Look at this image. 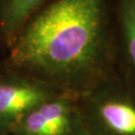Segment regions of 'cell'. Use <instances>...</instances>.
Listing matches in <instances>:
<instances>
[{
	"instance_id": "277c9868",
	"label": "cell",
	"mask_w": 135,
	"mask_h": 135,
	"mask_svg": "<svg viewBox=\"0 0 135 135\" xmlns=\"http://www.w3.org/2000/svg\"><path fill=\"white\" fill-rule=\"evenodd\" d=\"M59 92L48 82L10 68L0 76V135L10 134L26 113Z\"/></svg>"
},
{
	"instance_id": "8992f818",
	"label": "cell",
	"mask_w": 135,
	"mask_h": 135,
	"mask_svg": "<svg viewBox=\"0 0 135 135\" xmlns=\"http://www.w3.org/2000/svg\"><path fill=\"white\" fill-rule=\"evenodd\" d=\"M52 0H0V35L9 47L20 29Z\"/></svg>"
},
{
	"instance_id": "7a4b0ae2",
	"label": "cell",
	"mask_w": 135,
	"mask_h": 135,
	"mask_svg": "<svg viewBox=\"0 0 135 135\" xmlns=\"http://www.w3.org/2000/svg\"><path fill=\"white\" fill-rule=\"evenodd\" d=\"M77 100L88 135H135V87L118 74Z\"/></svg>"
},
{
	"instance_id": "5b68a950",
	"label": "cell",
	"mask_w": 135,
	"mask_h": 135,
	"mask_svg": "<svg viewBox=\"0 0 135 135\" xmlns=\"http://www.w3.org/2000/svg\"><path fill=\"white\" fill-rule=\"evenodd\" d=\"M117 74L135 87V0H114Z\"/></svg>"
},
{
	"instance_id": "52a82bcc",
	"label": "cell",
	"mask_w": 135,
	"mask_h": 135,
	"mask_svg": "<svg viewBox=\"0 0 135 135\" xmlns=\"http://www.w3.org/2000/svg\"><path fill=\"white\" fill-rule=\"evenodd\" d=\"M2 135H10V134H2Z\"/></svg>"
},
{
	"instance_id": "3957f363",
	"label": "cell",
	"mask_w": 135,
	"mask_h": 135,
	"mask_svg": "<svg viewBox=\"0 0 135 135\" xmlns=\"http://www.w3.org/2000/svg\"><path fill=\"white\" fill-rule=\"evenodd\" d=\"M10 135H88L77 96L59 92L34 107L14 126Z\"/></svg>"
},
{
	"instance_id": "6da1fadb",
	"label": "cell",
	"mask_w": 135,
	"mask_h": 135,
	"mask_svg": "<svg viewBox=\"0 0 135 135\" xmlns=\"http://www.w3.org/2000/svg\"><path fill=\"white\" fill-rule=\"evenodd\" d=\"M9 50L10 68L78 97L117 74L114 0H52Z\"/></svg>"
}]
</instances>
